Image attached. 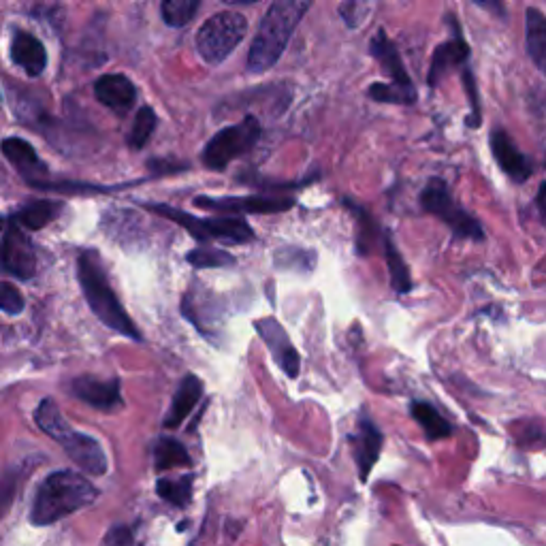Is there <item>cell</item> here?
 Segmentation results:
<instances>
[{
	"label": "cell",
	"instance_id": "1",
	"mask_svg": "<svg viewBox=\"0 0 546 546\" xmlns=\"http://www.w3.org/2000/svg\"><path fill=\"white\" fill-rule=\"evenodd\" d=\"M310 7V0H276L269 5L248 52L246 67L250 73H265L282 58L295 28Z\"/></svg>",
	"mask_w": 546,
	"mask_h": 546
},
{
	"label": "cell",
	"instance_id": "2",
	"mask_svg": "<svg viewBox=\"0 0 546 546\" xmlns=\"http://www.w3.org/2000/svg\"><path fill=\"white\" fill-rule=\"evenodd\" d=\"M99 491L88 478L73 470L52 472L39 485L30 508L32 525H52L96 502Z\"/></svg>",
	"mask_w": 546,
	"mask_h": 546
},
{
	"label": "cell",
	"instance_id": "3",
	"mask_svg": "<svg viewBox=\"0 0 546 546\" xmlns=\"http://www.w3.org/2000/svg\"><path fill=\"white\" fill-rule=\"evenodd\" d=\"M77 278L79 284H82L84 297L90 305L92 314L101 320V323L116 331L124 337H131L135 342H141V331L133 323V318L126 314L122 308L120 299L116 297L114 288H111L107 273L103 269V263L99 259V254L94 250H84L77 259Z\"/></svg>",
	"mask_w": 546,
	"mask_h": 546
},
{
	"label": "cell",
	"instance_id": "4",
	"mask_svg": "<svg viewBox=\"0 0 546 546\" xmlns=\"http://www.w3.org/2000/svg\"><path fill=\"white\" fill-rule=\"evenodd\" d=\"M35 421L43 433L64 448V453L71 457L73 463H77L79 470L92 476L107 474L109 461L99 440L86 436L82 431H75L54 404V399L41 401L35 410Z\"/></svg>",
	"mask_w": 546,
	"mask_h": 546
},
{
	"label": "cell",
	"instance_id": "5",
	"mask_svg": "<svg viewBox=\"0 0 546 546\" xmlns=\"http://www.w3.org/2000/svg\"><path fill=\"white\" fill-rule=\"evenodd\" d=\"M146 210L156 216H163L175 224H180L184 231H188L199 242H224V244H248L254 239V231L244 218H195L188 212L175 210L171 205L148 203Z\"/></svg>",
	"mask_w": 546,
	"mask_h": 546
},
{
	"label": "cell",
	"instance_id": "6",
	"mask_svg": "<svg viewBox=\"0 0 546 546\" xmlns=\"http://www.w3.org/2000/svg\"><path fill=\"white\" fill-rule=\"evenodd\" d=\"M421 207L431 214L440 218L448 229L453 231L457 239H472V242H485V231L483 224L478 218H474L463 205H459L451 190H448L446 182L442 178H429L425 188L421 190Z\"/></svg>",
	"mask_w": 546,
	"mask_h": 546
},
{
	"label": "cell",
	"instance_id": "7",
	"mask_svg": "<svg viewBox=\"0 0 546 546\" xmlns=\"http://www.w3.org/2000/svg\"><path fill=\"white\" fill-rule=\"evenodd\" d=\"M246 35L248 20L244 15L237 11H222L199 28L195 45L207 64L218 67L237 50V45L246 39Z\"/></svg>",
	"mask_w": 546,
	"mask_h": 546
},
{
	"label": "cell",
	"instance_id": "8",
	"mask_svg": "<svg viewBox=\"0 0 546 546\" xmlns=\"http://www.w3.org/2000/svg\"><path fill=\"white\" fill-rule=\"evenodd\" d=\"M261 122L256 116H246L242 122L218 131L203 150V165L212 171H222L239 156L248 154L261 139Z\"/></svg>",
	"mask_w": 546,
	"mask_h": 546
},
{
	"label": "cell",
	"instance_id": "9",
	"mask_svg": "<svg viewBox=\"0 0 546 546\" xmlns=\"http://www.w3.org/2000/svg\"><path fill=\"white\" fill-rule=\"evenodd\" d=\"M446 18H448V24L453 26V37L440 43L431 56L429 73H427V84L431 88H438L442 79L451 75L455 69L468 67V58H470V45L463 39V30L459 22L455 20V15H446Z\"/></svg>",
	"mask_w": 546,
	"mask_h": 546
},
{
	"label": "cell",
	"instance_id": "10",
	"mask_svg": "<svg viewBox=\"0 0 546 546\" xmlns=\"http://www.w3.org/2000/svg\"><path fill=\"white\" fill-rule=\"evenodd\" d=\"M0 265L11 276L20 280H30L37 273V252L35 246L24 233L20 224L13 220L9 222V229L5 231V239L0 244Z\"/></svg>",
	"mask_w": 546,
	"mask_h": 546
},
{
	"label": "cell",
	"instance_id": "11",
	"mask_svg": "<svg viewBox=\"0 0 546 546\" xmlns=\"http://www.w3.org/2000/svg\"><path fill=\"white\" fill-rule=\"evenodd\" d=\"M201 210L231 212V214H280L288 212L295 205L293 197H197L195 201Z\"/></svg>",
	"mask_w": 546,
	"mask_h": 546
},
{
	"label": "cell",
	"instance_id": "12",
	"mask_svg": "<svg viewBox=\"0 0 546 546\" xmlns=\"http://www.w3.org/2000/svg\"><path fill=\"white\" fill-rule=\"evenodd\" d=\"M256 333L261 335V340L265 342V346L269 348L271 357L276 359L278 367L288 378H297L299 369H301V359L299 352L293 346L291 337L282 329V325L278 323L276 318H259L254 323Z\"/></svg>",
	"mask_w": 546,
	"mask_h": 546
},
{
	"label": "cell",
	"instance_id": "13",
	"mask_svg": "<svg viewBox=\"0 0 546 546\" xmlns=\"http://www.w3.org/2000/svg\"><path fill=\"white\" fill-rule=\"evenodd\" d=\"M489 146H491V154L495 158V163L500 165V169L508 175L512 182L523 184L529 178H532L534 173V165L532 160H529L519 148L515 139L510 137L508 131L504 128H493L489 135Z\"/></svg>",
	"mask_w": 546,
	"mask_h": 546
},
{
	"label": "cell",
	"instance_id": "14",
	"mask_svg": "<svg viewBox=\"0 0 546 546\" xmlns=\"http://www.w3.org/2000/svg\"><path fill=\"white\" fill-rule=\"evenodd\" d=\"M0 150H3V156L9 160V163L18 169L22 178L35 188H45L47 184V165L39 158L37 150L30 146L28 141L20 137H7L3 143H0Z\"/></svg>",
	"mask_w": 546,
	"mask_h": 546
},
{
	"label": "cell",
	"instance_id": "15",
	"mask_svg": "<svg viewBox=\"0 0 546 546\" xmlns=\"http://www.w3.org/2000/svg\"><path fill=\"white\" fill-rule=\"evenodd\" d=\"M71 393L77 399H82L84 404H88L92 408H99L103 412L122 408V404H124L118 378L99 380L94 376H79L71 382Z\"/></svg>",
	"mask_w": 546,
	"mask_h": 546
},
{
	"label": "cell",
	"instance_id": "16",
	"mask_svg": "<svg viewBox=\"0 0 546 546\" xmlns=\"http://www.w3.org/2000/svg\"><path fill=\"white\" fill-rule=\"evenodd\" d=\"M369 52H372V56L378 60L382 71L391 77V84L395 88L419 96L410 73L406 71V64L397 52L395 43L387 37V30H382V28L378 30V35L372 39V43H369Z\"/></svg>",
	"mask_w": 546,
	"mask_h": 546
},
{
	"label": "cell",
	"instance_id": "17",
	"mask_svg": "<svg viewBox=\"0 0 546 546\" xmlns=\"http://www.w3.org/2000/svg\"><path fill=\"white\" fill-rule=\"evenodd\" d=\"M350 444H352V453H355L359 476L365 483L382 451V431L367 414H361L357 431L350 436Z\"/></svg>",
	"mask_w": 546,
	"mask_h": 546
},
{
	"label": "cell",
	"instance_id": "18",
	"mask_svg": "<svg viewBox=\"0 0 546 546\" xmlns=\"http://www.w3.org/2000/svg\"><path fill=\"white\" fill-rule=\"evenodd\" d=\"M94 96L101 105L114 111H128L137 101V88L126 75L109 73L96 79Z\"/></svg>",
	"mask_w": 546,
	"mask_h": 546
},
{
	"label": "cell",
	"instance_id": "19",
	"mask_svg": "<svg viewBox=\"0 0 546 546\" xmlns=\"http://www.w3.org/2000/svg\"><path fill=\"white\" fill-rule=\"evenodd\" d=\"M9 54H11V60L30 77L43 75L47 67L45 45L35 35H30V32H24V30L15 32Z\"/></svg>",
	"mask_w": 546,
	"mask_h": 546
},
{
	"label": "cell",
	"instance_id": "20",
	"mask_svg": "<svg viewBox=\"0 0 546 546\" xmlns=\"http://www.w3.org/2000/svg\"><path fill=\"white\" fill-rule=\"evenodd\" d=\"M201 395H203V382L195 374H186L184 380L180 382L178 393H175L173 397V404L169 408V414L165 416L163 427L178 429L188 419V414L195 410Z\"/></svg>",
	"mask_w": 546,
	"mask_h": 546
},
{
	"label": "cell",
	"instance_id": "21",
	"mask_svg": "<svg viewBox=\"0 0 546 546\" xmlns=\"http://www.w3.org/2000/svg\"><path fill=\"white\" fill-rule=\"evenodd\" d=\"M525 50L546 77V15L538 7L525 11Z\"/></svg>",
	"mask_w": 546,
	"mask_h": 546
},
{
	"label": "cell",
	"instance_id": "22",
	"mask_svg": "<svg viewBox=\"0 0 546 546\" xmlns=\"http://www.w3.org/2000/svg\"><path fill=\"white\" fill-rule=\"evenodd\" d=\"M410 414L412 419L423 427L427 440L436 442V440H446L453 436V425L448 423L436 408L427 404V401H412Z\"/></svg>",
	"mask_w": 546,
	"mask_h": 546
},
{
	"label": "cell",
	"instance_id": "23",
	"mask_svg": "<svg viewBox=\"0 0 546 546\" xmlns=\"http://www.w3.org/2000/svg\"><path fill=\"white\" fill-rule=\"evenodd\" d=\"M384 261H387L389 273H391V286L397 295H408L412 291V278L410 269L404 261V256L399 254L391 233H384Z\"/></svg>",
	"mask_w": 546,
	"mask_h": 546
},
{
	"label": "cell",
	"instance_id": "24",
	"mask_svg": "<svg viewBox=\"0 0 546 546\" xmlns=\"http://www.w3.org/2000/svg\"><path fill=\"white\" fill-rule=\"evenodd\" d=\"M60 214V203L56 201H35L13 216V222L20 224L22 229L28 231H39L47 227L56 216Z\"/></svg>",
	"mask_w": 546,
	"mask_h": 546
},
{
	"label": "cell",
	"instance_id": "25",
	"mask_svg": "<svg viewBox=\"0 0 546 546\" xmlns=\"http://www.w3.org/2000/svg\"><path fill=\"white\" fill-rule=\"evenodd\" d=\"M154 465L160 472L173 470V468H186V465H190V455L184 448V444H180L178 440L163 438L154 446Z\"/></svg>",
	"mask_w": 546,
	"mask_h": 546
},
{
	"label": "cell",
	"instance_id": "26",
	"mask_svg": "<svg viewBox=\"0 0 546 546\" xmlns=\"http://www.w3.org/2000/svg\"><path fill=\"white\" fill-rule=\"evenodd\" d=\"M346 207L352 214L357 216V252L367 256L369 252L374 250V244L378 239V224L372 218V214H369L367 210H363L361 205L346 199Z\"/></svg>",
	"mask_w": 546,
	"mask_h": 546
},
{
	"label": "cell",
	"instance_id": "27",
	"mask_svg": "<svg viewBox=\"0 0 546 546\" xmlns=\"http://www.w3.org/2000/svg\"><path fill=\"white\" fill-rule=\"evenodd\" d=\"M156 493L173 506H186L192 500V476L160 478L156 483Z\"/></svg>",
	"mask_w": 546,
	"mask_h": 546
},
{
	"label": "cell",
	"instance_id": "28",
	"mask_svg": "<svg viewBox=\"0 0 546 546\" xmlns=\"http://www.w3.org/2000/svg\"><path fill=\"white\" fill-rule=\"evenodd\" d=\"M201 3L199 0H165L160 5V15H163V22L171 28H182L192 22Z\"/></svg>",
	"mask_w": 546,
	"mask_h": 546
},
{
	"label": "cell",
	"instance_id": "29",
	"mask_svg": "<svg viewBox=\"0 0 546 546\" xmlns=\"http://www.w3.org/2000/svg\"><path fill=\"white\" fill-rule=\"evenodd\" d=\"M158 126V118L154 114L152 107H141L139 114L135 116V122H133V128L131 133H128V146H131L133 150H141L146 148V143L150 141V137L154 135Z\"/></svg>",
	"mask_w": 546,
	"mask_h": 546
},
{
	"label": "cell",
	"instance_id": "30",
	"mask_svg": "<svg viewBox=\"0 0 546 546\" xmlns=\"http://www.w3.org/2000/svg\"><path fill=\"white\" fill-rule=\"evenodd\" d=\"M186 261L197 267V269H218V267H229L235 263L233 256L229 252L224 250H216V248H197V250H190Z\"/></svg>",
	"mask_w": 546,
	"mask_h": 546
},
{
	"label": "cell",
	"instance_id": "31",
	"mask_svg": "<svg viewBox=\"0 0 546 546\" xmlns=\"http://www.w3.org/2000/svg\"><path fill=\"white\" fill-rule=\"evenodd\" d=\"M367 96L372 101L384 103V105H414L416 101H419V96L399 90L393 84H380V82L369 86Z\"/></svg>",
	"mask_w": 546,
	"mask_h": 546
},
{
	"label": "cell",
	"instance_id": "32",
	"mask_svg": "<svg viewBox=\"0 0 546 546\" xmlns=\"http://www.w3.org/2000/svg\"><path fill=\"white\" fill-rule=\"evenodd\" d=\"M316 263V254L301 248H282L276 252V265L284 269H301L312 271Z\"/></svg>",
	"mask_w": 546,
	"mask_h": 546
},
{
	"label": "cell",
	"instance_id": "33",
	"mask_svg": "<svg viewBox=\"0 0 546 546\" xmlns=\"http://www.w3.org/2000/svg\"><path fill=\"white\" fill-rule=\"evenodd\" d=\"M26 308L24 295L18 291V286L11 282L0 280V312L9 316H20Z\"/></svg>",
	"mask_w": 546,
	"mask_h": 546
},
{
	"label": "cell",
	"instance_id": "34",
	"mask_svg": "<svg viewBox=\"0 0 546 546\" xmlns=\"http://www.w3.org/2000/svg\"><path fill=\"white\" fill-rule=\"evenodd\" d=\"M463 86H465V94H468L470 99V116H468V126L470 128H478L480 122H483V114H480V94H478V84H476V77L472 73L470 67L463 69Z\"/></svg>",
	"mask_w": 546,
	"mask_h": 546
},
{
	"label": "cell",
	"instance_id": "35",
	"mask_svg": "<svg viewBox=\"0 0 546 546\" xmlns=\"http://www.w3.org/2000/svg\"><path fill=\"white\" fill-rule=\"evenodd\" d=\"M15 493H18V476L13 472H5L0 476V519L7 515V510L15 500Z\"/></svg>",
	"mask_w": 546,
	"mask_h": 546
},
{
	"label": "cell",
	"instance_id": "36",
	"mask_svg": "<svg viewBox=\"0 0 546 546\" xmlns=\"http://www.w3.org/2000/svg\"><path fill=\"white\" fill-rule=\"evenodd\" d=\"M369 9H372V7L365 5V3H344V5H340L342 18H344L346 26H350V28H359L363 24V20L367 18Z\"/></svg>",
	"mask_w": 546,
	"mask_h": 546
},
{
	"label": "cell",
	"instance_id": "37",
	"mask_svg": "<svg viewBox=\"0 0 546 546\" xmlns=\"http://www.w3.org/2000/svg\"><path fill=\"white\" fill-rule=\"evenodd\" d=\"M103 546H133V534H131V529L124 527V525L114 527V529H111V532L107 534Z\"/></svg>",
	"mask_w": 546,
	"mask_h": 546
},
{
	"label": "cell",
	"instance_id": "38",
	"mask_svg": "<svg viewBox=\"0 0 546 546\" xmlns=\"http://www.w3.org/2000/svg\"><path fill=\"white\" fill-rule=\"evenodd\" d=\"M536 210H538V216H540L542 224L546 227V182H542L540 188H538V195H536Z\"/></svg>",
	"mask_w": 546,
	"mask_h": 546
},
{
	"label": "cell",
	"instance_id": "39",
	"mask_svg": "<svg viewBox=\"0 0 546 546\" xmlns=\"http://www.w3.org/2000/svg\"><path fill=\"white\" fill-rule=\"evenodd\" d=\"M0 229H3V218H0Z\"/></svg>",
	"mask_w": 546,
	"mask_h": 546
}]
</instances>
